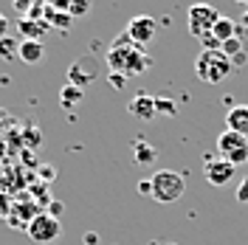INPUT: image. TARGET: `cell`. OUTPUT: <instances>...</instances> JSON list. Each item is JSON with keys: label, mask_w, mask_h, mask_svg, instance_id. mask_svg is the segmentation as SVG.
Segmentation results:
<instances>
[{"label": "cell", "mask_w": 248, "mask_h": 245, "mask_svg": "<svg viewBox=\"0 0 248 245\" xmlns=\"http://www.w3.org/2000/svg\"><path fill=\"white\" fill-rule=\"evenodd\" d=\"M232 68H234V62L220 48L217 51L203 48L201 54H198V60H195V74L206 85H220L226 77H232Z\"/></svg>", "instance_id": "6da1fadb"}, {"label": "cell", "mask_w": 248, "mask_h": 245, "mask_svg": "<svg viewBox=\"0 0 248 245\" xmlns=\"http://www.w3.org/2000/svg\"><path fill=\"white\" fill-rule=\"evenodd\" d=\"M150 181H153V198L158 200V203H175V200L184 198V192H186L184 175H178V172H172V169L155 172Z\"/></svg>", "instance_id": "7a4b0ae2"}, {"label": "cell", "mask_w": 248, "mask_h": 245, "mask_svg": "<svg viewBox=\"0 0 248 245\" xmlns=\"http://www.w3.org/2000/svg\"><path fill=\"white\" fill-rule=\"evenodd\" d=\"M217 150H220V155H223L229 164H234V167L248 164V136L223 130V136H217Z\"/></svg>", "instance_id": "3957f363"}, {"label": "cell", "mask_w": 248, "mask_h": 245, "mask_svg": "<svg viewBox=\"0 0 248 245\" xmlns=\"http://www.w3.org/2000/svg\"><path fill=\"white\" fill-rule=\"evenodd\" d=\"M26 234H29V237H31L37 245H51V243H54V240L62 234V223L57 220V217H51V214H46V212H40V214H37V217L29 223Z\"/></svg>", "instance_id": "277c9868"}, {"label": "cell", "mask_w": 248, "mask_h": 245, "mask_svg": "<svg viewBox=\"0 0 248 245\" xmlns=\"http://www.w3.org/2000/svg\"><path fill=\"white\" fill-rule=\"evenodd\" d=\"M217 20H220V15H217L215 6H209V3H198V6L189 9V34L198 37V40H203V37L212 34V29H215Z\"/></svg>", "instance_id": "5b68a950"}, {"label": "cell", "mask_w": 248, "mask_h": 245, "mask_svg": "<svg viewBox=\"0 0 248 245\" xmlns=\"http://www.w3.org/2000/svg\"><path fill=\"white\" fill-rule=\"evenodd\" d=\"M136 48H141V46H136L127 34L116 37V40H113V46L108 48V68H110V74H124L130 57L136 54Z\"/></svg>", "instance_id": "8992f818"}, {"label": "cell", "mask_w": 248, "mask_h": 245, "mask_svg": "<svg viewBox=\"0 0 248 245\" xmlns=\"http://www.w3.org/2000/svg\"><path fill=\"white\" fill-rule=\"evenodd\" d=\"M155 31H158V23H155V17L150 15H139V17H133L130 20V26H127V37L136 43V46H147V43H153V37H155Z\"/></svg>", "instance_id": "52a82bcc"}, {"label": "cell", "mask_w": 248, "mask_h": 245, "mask_svg": "<svg viewBox=\"0 0 248 245\" xmlns=\"http://www.w3.org/2000/svg\"><path fill=\"white\" fill-rule=\"evenodd\" d=\"M203 172H206V181H209L212 186H226L234 178L237 167L229 164L226 158H209V161H206V167H203Z\"/></svg>", "instance_id": "ba28073f"}, {"label": "cell", "mask_w": 248, "mask_h": 245, "mask_svg": "<svg viewBox=\"0 0 248 245\" xmlns=\"http://www.w3.org/2000/svg\"><path fill=\"white\" fill-rule=\"evenodd\" d=\"M17 31H20V37L23 40H43L48 31H51V26H48L46 20H31V17H20L17 20Z\"/></svg>", "instance_id": "9c48e42d"}, {"label": "cell", "mask_w": 248, "mask_h": 245, "mask_svg": "<svg viewBox=\"0 0 248 245\" xmlns=\"http://www.w3.org/2000/svg\"><path fill=\"white\" fill-rule=\"evenodd\" d=\"M127 110H130L136 119H141V122H153L155 119V96H150V93H139V96L127 105Z\"/></svg>", "instance_id": "30bf717a"}, {"label": "cell", "mask_w": 248, "mask_h": 245, "mask_svg": "<svg viewBox=\"0 0 248 245\" xmlns=\"http://www.w3.org/2000/svg\"><path fill=\"white\" fill-rule=\"evenodd\" d=\"M43 57H46V46L43 43H37V40H20L17 60H23L26 65H37V62H43Z\"/></svg>", "instance_id": "8fae6325"}, {"label": "cell", "mask_w": 248, "mask_h": 245, "mask_svg": "<svg viewBox=\"0 0 248 245\" xmlns=\"http://www.w3.org/2000/svg\"><path fill=\"white\" fill-rule=\"evenodd\" d=\"M226 130H232V133H240V136H248V105H237V107L229 110V116H226Z\"/></svg>", "instance_id": "7c38bea8"}, {"label": "cell", "mask_w": 248, "mask_h": 245, "mask_svg": "<svg viewBox=\"0 0 248 245\" xmlns=\"http://www.w3.org/2000/svg\"><path fill=\"white\" fill-rule=\"evenodd\" d=\"M150 65H153V60L144 54V48H136V54L130 57V62H127V71H124V77H136V74H147L150 71Z\"/></svg>", "instance_id": "4fadbf2b"}, {"label": "cell", "mask_w": 248, "mask_h": 245, "mask_svg": "<svg viewBox=\"0 0 248 245\" xmlns=\"http://www.w3.org/2000/svg\"><path fill=\"white\" fill-rule=\"evenodd\" d=\"M234 29H237V26H234V20H232V17H220V20L215 23V29H212V37H215V43H217V46L229 43V40L234 37Z\"/></svg>", "instance_id": "5bb4252c"}, {"label": "cell", "mask_w": 248, "mask_h": 245, "mask_svg": "<svg viewBox=\"0 0 248 245\" xmlns=\"http://www.w3.org/2000/svg\"><path fill=\"white\" fill-rule=\"evenodd\" d=\"M82 96H85V91L68 82V85H65V88L60 91V105H62L65 110H74V107L79 105V102H82Z\"/></svg>", "instance_id": "9a60e30c"}, {"label": "cell", "mask_w": 248, "mask_h": 245, "mask_svg": "<svg viewBox=\"0 0 248 245\" xmlns=\"http://www.w3.org/2000/svg\"><path fill=\"white\" fill-rule=\"evenodd\" d=\"M17 54H20V40H15V37H3L0 40V60L3 62H12V60H17Z\"/></svg>", "instance_id": "2e32d148"}, {"label": "cell", "mask_w": 248, "mask_h": 245, "mask_svg": "<svg viewBox=\"0 0 248 245\" xmlns=\"http://www.w3.org/2000/svg\"><path fill=\"white\" fill-rule=\"evenodd\" d=\"M155 158H158V150L155 147H150L147 141H139L136 144V161L139 164H153Z\"/></svg>", "instance_id": "e0dca14e"}, {"label": "cell", "mask_w": 248, "mask_h": 245, "mask_svg": "<svg viewBox=\"0 0 248 245\" xmlns=\"http://www.w3.org/2000/svg\"><path fill=\"white\" fill-rule=\"evenodd\" d=\"M175 116L178 113V105L172 102V99H155V116Z\"/></svg>", "instance_id": "ac0fdd59"}, {"label": "cell", "mask_w": 248, "mask_h": 245, "mask_svg": "<svg viewBox=\"0 0 248 245\" xmlns=\"http://www.w3.org/2000/svg\"><path fill=\"white\" fill-rule=\"evenodd\" d=\"M220 51H223V54H226L229 60H232V57H237V60H240V51H243V43H240L237 37H232L229 43H223V46H220Z\"/></svg>", "instance_id": "d6986e66"}, {"label": "cell", "mask_w": 248, "mask_h": 245, "mask_svg": "<svg viewBox=\"0 0 248 245\" xmlns=\"http://www.w3.org/2000/svg\"><path fill=\"white\" fill-rule=\"evenodd\" d=\"M91 12V3H85V0H79V3H71L68 6V15L77 17V15H88Z\"/></svg>", "instance_id": "ffe728a7"}, {"label": "cell", "mask_w": 248, "mask_h": 245, "mask_svg": "<svg viewBox=\"0 0 248 245\" xmlns=\"http://www.w3.org/2000/svg\"><path fill=\"white\" fill-rule=\"evenodd\" d=\"M234 198H237V203H248V175L240 181V186H237V195H234Z\"/></svg>", "instance_id": "44dd1931"}, {"label": "cell", "mask_w": 248, "mask_h": 245, "mask_svg": "<svg viewBox=\"0 0 248 245\" xmlns=\"http://www.w3.org/2000/svg\"><path fill=\"white\" fill-rule=\"evenodd\" d=\"M9 127H15V122H12V113H9V110H0V136H3Z\"/></svg>", "instance_id": "7402d4cb"}, {"label": "cell", "mask_w": 248, "mask_h": 245, "mask_svg": "<svg viewBox=\"0 0 248 245\" xmlns=\"http://www.w3.org/2000/svg\"><path fill=\"white\" fill-rule=\"evenodd\" d=\"M108 82L113 85V88H116V91H122L124 85H127V77H124V74H110Z\"/></svg>", "instance_id": "603a6c76"}, {"label": "cell", "mask_w": 248, "mask_h": 245, "mask_svg": "<svg viewBox=\"0 0 248 245\" xmlns=\"http://www.w3.org/2000/svg\"><path fill=\"white\" fill-rule=\"evenodd\" d=\"M46 214H51V217H57V220H60V214H62V203H60V200H51V203H48Z\"/></svg>", "instance_id": "cb8c5ba5"}, {"label": "cell", "mask_w": 248, "mask_h": 245, "mask_svg": "<svg viewBox=\"0 0 248 245\" xmlns=\"http://www.w3.org/2000/svg\"><path fill=\"white\" fill-rule=\"evenodd\" d=\"M139 192H141V195H153V181H150V178H144V181L139 184Z\"/></svg>", "instance_id": "d4e9b609"}, {"label": "cell", "mask_w": 248, "mask_h": 245, "mask_svg": "<svg viewBox=\"0 0 248 245\" xmlns=\"http://www.w3.org/2000/svg\"><path fill=\"white\" fill-rule=\"evenodd\" d=\"M26 141H29V144H40V130H34V127H29V130H26Z\"/></svg>", "instance_id": "484cf974"}, {"label": "cell", "mask_w": 248, "mask_h": 245, "mask_svg": "<svg viewBox=\"0 0 248 245\" xmlns=\"http://www.w3.org/2000/svg\"><path fill=\"white\" fill-rule=\"evenodd\" d=\"M6 31H9V20H6V17L0 15V40L6 37Z\"/></svg>", "instance_id": "4316f807"}, {"label": "cell", "mask_w": 248, "mask_h": 245, "mask_svg": "<svg viewBox=\"0 0 248 245\" xmlns=\"http://www.w3.org/2000/svg\"><path fill=\"white\" fill-rule=\"evenodd\" d=\"M40 178H48V181H51V178H54V169L51 167H40Z\"/></svg>", "instance_id": "83f0119b"}, {"label": "cell", "mask_w": 248, "mask_h": 245, "mask_svg": "<svg viewBox=\"0 0 248 245\" xmlns=\"http://www.w3.org/2000/svg\"><path fill=\"white\" fill-rule=\"evenodd\" d=\"M99 243V237L96 234H85V245H96Z\"/></svg>", "instance_id": "f1b7e54d"}, {"label": "cell", "mask_w": 248, "mask_h": 245, "mask_svg": "<svg viewBox=\"0 0 248 245\" xmlns=\"http://www.w3.org/2000/svg\"><path fill=\"white\" fill-rule=\"evenodd\" d=\"M3 155H6V141L0 138V158H3Z\"/></svg>", "instance_id": "f546056e"}, {"label": "cell", "mask_w": 248, "mask_h": 245, "mask_svg": "<svg viewBox=\"0 0 248 245\" xmlns=\"http://www.w3.org/2000/svg\"><path fill=\"white\" fill-rule=\"evenodd\" d=\"M246 26H248V12H246Z\"/></svg>", "instance_id": "4dcf8cb0"}]
</instances>
